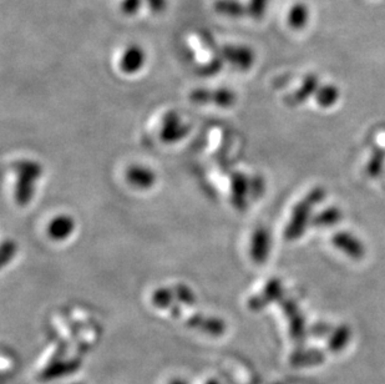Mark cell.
Wrapping results in <instances>:
<instances>
[{"mask_svg":"<svg viewBox=\"0 0 385 384\" xmlns=\"http://www.w3.org/2000/svg\"><path fill=\"white\" fill-rule=\"evenodd\" d=\"M190 132V127L185 124L181 116L177 115L176 112H168L163 120H162L161 135L162 141L166 144H175V142L183 140Z\"/></svg>","mask_w":385,"mask_h":384,"instance_id":"277c9868","label":"cell"},{"mask_svg":"<svg viewBox=\"0 0 385 384\" xmlns=\"http://www.w3.org/2000/svg\"><path fill=\"white\" fill-rule=\"evenodd\" d=\"M324 361V354L321 351H308L299 353L297 362L299 366H316L322 363Z\"/></svg>","mask_w":385,"mask_h":384,"instance_id":"7c38bea8","label":"cell"},{"mask_svg":"<svg viewBox=\"0 0 385 384\" xmlns=\"http://www.w3.org/2000/svg\"><path fill=\"white\" fill-rule=\"evenodd\" d=\"M16 243L13 241H6L3 243V248H1V262L3 266H6V263L9 262V260L16 256Z\"/></svg>","mask_w":385,"mask_h":384,"instance_id":"9a60e30c","label":"cell"},{"mask_svg":"<svg viewBox=\"0 0 385 384\" xmlns=\"http://www.w3.org/2000/svg\"><path fill=\"white\" fill-rule=\"evenodd\" d=\"M125 179L134 189L149 190L156 185L157 175L145 165H132L126 170Z\"/></svg>","mask_w":385,"mask_h":384,"instance_id":"5b68a950","label":"cell"},{"mask_svg":"<svg viewBox=\"0 0 385 384\" xmlns=\"http://www.w3.org/2000/svg\"><path fill=\"white\" fill-rule=\"evenodd\" d=\"M146 3L155 14H160L167 6V0H146Z\"/></svg>","mask_w":385,"mask_h":384,"instance_id":"2e32d148","label":"cell"},{"mask_svg":"<svg viewBox=\"0 0 385 384\" xmlns=\"http://www.w3.org/2000/svg\"><path fill=\"white\" fill-rule=\"evenodd\" d=\"M76 222L73 216L57 215L47 223V235L52 241H65L73 235Z\"/></svg>","mask_w":385,"mask_h":384,"instance_id":"8992f818","label":"cell"},{"mask_svg":"<svg viewBox=\"0 0 385 384\" xmlns=\"http://www.w3.org/2000/svg\"><path fill=\"white\" fill-rule=\"evenodd\" d=\"M214 9L219 16L239 19L248 16L247 6L241 0H214Z\"/></svg>","mask_w":385,"mask_h":384,"instance_id":"9c48e42d","label":"cell"},{"mask_svg":"<svg viewBox=\"0 0 385 384\" xmlns=\"http://www.w3.org/2000/svg\"><path fill=\"white\" fill-rule=\"evenodd\" d=\"M270 0H248L247 11L253 21H260L265 16Z\"/></svg>","mask_w":385,"mask_h":384,"instance_id":"30bf717a","label":"cell"},{"mask_svg":"<svg viewBox=\"0 0 385 384\" xmlns=\"http://www.w3.org/2000/svg\"><path fill=\"white\" fill-rule=\"evenodd\" d=\"M309 21H311V9L303 1L294 3L287 14V24L293 30H303L307 27Z\"/></svg>","mask_w":385,"mask_h":384,"instance_id":"ba28073f","label":"cell"},{"mask_svg":"<svg viewBox=\"0 0 385 384\" xmlns=\"http://www.w3.org/2000/svg\"><path fill=\"white\" fill-rule=\"evenodd\" d=\"M224 60L229 62L232 66L240 70H248L255 63V52L246 45L226 44L219 50Z\"/></svg>","mask_w":385,"mask_h":384,"instance_id":"3957f363","label":"cell"},{"mask_svg":"<svg viewBox=\"0 0 385 384\" xmlns=\"http://www.w3.org/2000/svg\"><path fill=\"white\" fill-rule=\"evenodd\" d=\"M146 62V54L140 45L131 44L125 49L120 59L121 71L125 74H136L144 68Z\"/></svg>","mask_w":385,"mask_h":384,"instance_id":"52a82bcc","label":"cell"},{"mask_svg":"<svg viewBox=\"0 0 385 384\" xmlns=\"http://www.w3.org/2000/svg\"><path fill=\"white\" fill-rule=\"evenodd\" d=\"M224 58L221 57V54H216L214 58L209 60V63L203 64L198 68V74L206 75V76L217 74L219 70L224 68Z\"/></svg>","mask_w":385,"mask_h":384,"instance_id":"8fae6325","label":"cell"},{"mask_svg":"<svg viewBox=\"0 0 385 384\" xmlns=\"http://www.w3.org/2000/svg\"><path fill=\"white\" fill-rule=\"evenodd\" d=\"M190 99L196 104H214L219 107H231L236 103V94L227 88L219 89H195L190 94Z\"/></svg>","mask_w":385,"mask_h":384,"instance_id":"7a4b0ae2","label":"cell"},{"mask_svg":"<svg viewBox=\"0 0 385 384\" xmlns=\"http://www.w3.org/2000/svg\"><path fill=\"white\" fill-rule=\"evenodd\" d=\"M141 6L142 0H122L120 8L125 16H135L140 11Z\"/></svg>","mask_w":385,"mask_h":384,"instance_id":"5bb4252c","label":"cell"},{"mask_svg":"<svg viewBox=\"0 0 385 384\" xmlns=\"http://www.w3.org/2000/svg\"><path fill=\"white\" fill-rule=\"evenodd\" d=\"M349 333L347 330H340V331H337V333L334 334L332 341L329 343V348L333 351V352H337V351H340L342 348L345 347V344L348 342Z\"/></svg>","mask_w":385,"mask_h":384,"instance_id":"4fadbf2b","label":"cell"},{"mask_svg":"<svg viewBox=\"0 0 385 384\" xmlns=\"http://www.w3.org/2000/svg\"><path fill=\"white\" fill-rule=\"evenodd\" d=\"M16 175V200L19 206L30 204L35 194V185L42 175V165L32 160H21L14 165Z\"/></svg>","mask_w":385,"mask_h":384,"instance_id":"6da1fadb","label":"cell"}]
</instances>
